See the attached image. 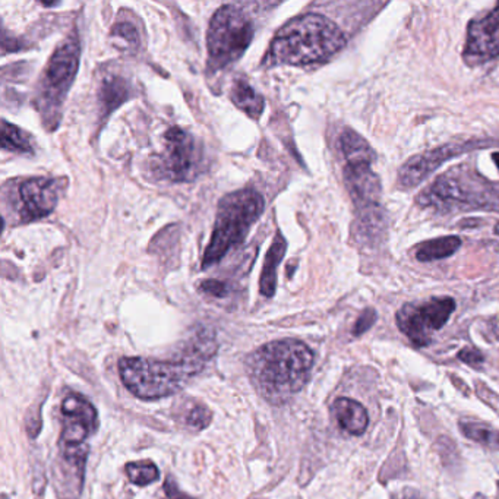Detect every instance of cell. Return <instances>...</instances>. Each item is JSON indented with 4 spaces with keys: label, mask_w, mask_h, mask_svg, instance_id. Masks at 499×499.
Here are the masks:
<instances>
[{
    "label": "cell",
    "mask_w": 499,
    "mask_h": 499,
    "mask_svg": "<svg viewBox=\"0 0 499 499\" xmlns=\"http://www.w3.org/2000/svg\"><path fill=\"white\" fill-rule=\"evenodd\" d=\"M264 198L255 189H240L222 198L215 217L214 230L202 258V269L217 264L244 244L252 226L264 213Z\"/></svg>",
    "instance_id": "obj_5"
},
{
    "label": "cell",
    "mask_w": 499,
    "mask_h": 499,
    "mask_svg": "<svg viewBox=\"0 0 499 499\" xmlns=\"http://www.w3.org/2000/svg\"><path fill=\"white\" fill-rule=\"evenodd\" d=\"M314 366V353L302 341H271L252 353L249 375L256 390L269 402H283L302 390Z\"/></svg>",
    "instance_id": "obj_2"
},
{
    "label": "cell",
    "mask_w": 499,
    "mask_h": 499,
    "mask_svg": "<svg viewBox=\"0 0 499 499\" xmlns=\"http://www.w3.org/2000/svg\"><path fill=\"white\" fill-rule=\"evenodd\" d=\"M344 182L356 207L357 214L384 208L381 204V181L372 170V164H346Z\"/></svg>",
    "instance_id": "obj_13"
},
{
    "label": "cell",
    "mask_w": 499,
    "mask_h": 499,
    "mask_svg": "<svg viewBox=\"0 0 499 499\" xmlns=\"http://www.w3.org/2000/svg\"><path fill=\"white\" fill-rule=\"evenodd\" d=\"M231 101L249 118L260 119L264 112V97L261 96L245 78H238L231 87Z\"/></svg>",
    "instance_id": "obj_17"
},
{
    "label": "cell",
    "mask_w": 499,
    "mask_h": 499,
    "mask_svg": "<svg viewBox=\"0 0 499 499\" xmlns=\"http://www.w3.org/2000/svg\"><path fill=\"white\" fill-rule=\"evenodd\" d=\"M202 292H206L207 294H210L213 298H226L229 294V287H227L226 283H222L219 280H206L201 285Z\"/></svg>",
    "instance_id": "obj_27"
},
{
    "label": "cell",
    "mask_w": 499,
    "mask_h": 499,
    "mask_svg": "<svg viewBox=\"0 0 499 499\" xmlns=\"http://www.w3.org/2000/svg\"><path fill=\"white\" fill-rule=\"evenodd\" d=\"M166 492H168V496L170 499H193L177 491L176 485H173L172 480H168V482L166 483Z\"/></svg>",
    "instance_id": "obj_29"
},
{
    "label": "cell",
    "mask_w": 499,
    "mask_h": 499,
    "mask_svg": "<svg viewBox=\"0 0 499 499\" xmlns=\"http://www.w3.org/2000/svg\"><path fill=\"white\" fill-rule=\"evenodd\" d=\"M125 470L130 482L138 487H147L150 483L157 482L160 478L159 469L152 462L129 463Z\"/></svg>",
    "instance_id": "obj_23"
},
{
    "label": "cell",
    "mask_w": 499,
    "mask_h": 499,
    "mask_svg": "<svg viewBox=\"0 0 499 499\" xmlns=\"http://www.w3.org/2000/svg\"><path fill=\"white\" fill-rule=\"evenodd\" d=\"M112 35L121 38L128 46L134 47V49L139 46L138 31L130 22H119V24H116L113 27V30H112Z\"/></svg>",
    "instance_id": "obj_25"
},
{
    "label": "cell",
    "mask_w": 499,
    "mask_h": 499,
    "mask_svg": "<svg viewBox=\"0 0 499 499\" xmlns=\"http://www.w3.org/2000/svg\"><path fill=\"white\" fill-rule=\"evenodd\" d=\"M400 499H420L419 496L416 495L415 492L407 491L404 492L403 496Z\"/></svg>",
    "instance_id": "obj_30"
},
{
    "label": "cell",
    "mask_w": 499,
    "mask_h": 499,
    "mask_svg": "<svg viewBox=\"0 0 499 499\" xmlns=\"http://www.w3.org/2000/svg\"><path fill=\"white\" fill-rule=\"evenodd\" d=\"M377 311L372 309V308H368L365 311L362 312L361 316L357 318L355 327H353V336H362L365 334L370 328H372L375 323H377Z\"/></svg>",
    "instance_id": "obj_26"
},
{
    "label": "cell",
    "mask_w": 499,
    "mask_h": 499,
    "mask_svg": "<svg viewBox=\"0 0 499 499\" xmlns=\"http://www.w3.org/2000/svg\"><path fill=\"white\" fill-rule=\"evenodd\" d=\"M2 148L4 152H17L21 154H31L34 152L30 136L18 126L6 121L2 122Z\"/></svg>",
    "instance_id": "obj_21"
},
{
    "label": "cell",
    "mask_w": 499,
    "mask_h": 499,
    "mask_svg": "<svg viewBox=\"0 0 499 499\" xmlns=\"http://www.w3.org/2000/svg\"><path fill=\"white\" fill-rule=\"evenodd\" d=\"M186 424L191 428L206 429L211 424V411L206 406H193L186 416Z\"/></svg>",
    "instance_id": "obj_24"
},
{
    "label": "cell",
    "mask_w": 499,
    "mask_h": 499,
    "mask_svg": "<svg viewBox=\"0 0 499 499\" xmlns=\"http://www.w3.org/2000/svg\"><path fill=\"white\" fill-rule=\"evenodd\" d=\"M464 437L478 442L489 449H499V431L489 425L478 424V422H462L460 424Z\"/></svg>",
    "instance_id": "obj_22"
},
{
    "label": "cell",
    "mask_w": 499,
    "mask_h": 499,
    "mask_svg": "<svg viewBox=\"0 0 499 499\" xmlns=\"http://www.w3.org/2000/svg\"><path fill=\"white\" fill-rule=\"evenodd\" d=\"M129 82L122 76L110 75L105 78L98 91L103 116H109L123 101L129 98Z\"/></svg>",
    "instance_id": "obj_18"
},
{
    "label": "cell",
    "mask_w": 499,
    "mask_h": 499,
    "mask_svg": "<svg viewBox=\"0 0 499 499\" xmlns=\"http://www.w3.org/2000/svg\"><path fill=\"white\" fill-rule=\"evenodd\" d=\"M460 246H462V239L457 236H445V238L428 240L416 249V260L420 262L445 260L454 255Z\"/></svg>",
    "instance_id": "obj_20"
},
{
    "label": "cell",
    "mask_w": 499,
    "mask_h": 499,
    "mask_svg": "<svg viewBox=\"0 0 499 499\" xmlns=\"http://www.w3.org/2000/svg\"><path fill=\"white\" fill-rule=\"evenodd\" d=\"M499 58V4L491 12L470 22L463 59L469 66H480Z\"/></svg>",
    "instance_id": "obj_11"
},
{
    "label": "cell",
    "mask_w": 499,
    "mask_h": 499,
    "mask_svg": "<svg viewBox=\"0 0 499 499\" xmlns=\"http://www.w3.org/2000/svg\"><path fill=\"white\" fill-rule=\"evenodd\" d=\"M458 359L467 363V365L478 366L483 362V355L479 352V350H476V348L466 347L463 348L462 352L458 353Z\"/></svg>",
    "instance_id": "obj_28"
},
{
    "label": "cell",
    "mask_w": 499,
    "mask_h": 499,
    "mask_svg": "<svg viewBox=\"0 0 499 499\" xmlns=\"http://www.w3.org/2000/svg\"><path fill=\"white\" fill-rule=\"evenodd\" d=\"M340 148L346 164H374L377 159L368 141L353 129H346L341 134Z\"/></svg>",
    "instance_id": "obj_19"
},
{
    "label": "cell",
    "mask_w": 499,
    "mask_h": 499,
    "mask_svg": "<svg viewBox=\"0 0 499 499\" xmlns=\"http://www.w3.org/2000/svg\"><path fill=\"white\" fill-rule=\"evenodd\" d=\"M81 47L75 35L67 37L58 46L40 78L37 90V109L44 122H58L63 101L80 67Z\"/></svg>",
    "instance_id": "obj_7"
},
{
    "label": "cell",
    "mask_w": 499,
    "mask_h": 499,
    "mask_svg": "<svg viewBox=\"0 0 499 499\" xmlns=\"http://www.w3.org/2000/svg\"><path fill=\"white\" fill-rule=\"evenodd\" d=\"M22 215L26 222L44 219L59 201V182L49 177H34L19 186Z\"/></svg>",
    "instance_id": "obj_14"
},
{
    "label": "cell",
    "mask_w": 499,
    "mask_h": 499,
    "mask_svg": "<svg viewBox=\"0 0 499 499\" xmlns=\"http://www.w3.org/2000/svg\"><path fill=\"white\" fill-rule=\"evenodd\" d=\"M255 28L251 18L235 4H224L211 18L207 35L208 66L222 69L244 56L251 44Z\"/></svg>",
    "instance_id": "obj_6"
},
{
    "label": "cell",
    "mask_w": 499,
    "mask_h": 499,
    "mask_svg": "<svg viewBox=\"0 0 499 499\" xmlns=\"http://www.w3.org/2000/svg\"><path fill=\"white\" fill-rule=\"evenodd\" d=\"M344 46L346 37L336 22L319 13H305L281 27L265 63L269 66H307L330 59Z\"/></svg>",
    "instance_id": "obj_3"
},
{
    "label": "cell",
    "mask_w": 499,
    "mask_h": 499,
    "mask_svg": "<svg viewBox=\"0 0 499 499\" xmlns=\"http://www.w3.org/2000/svg\"><path fill=\"white\" fill-rule=\"evenodd\" d=\"M163 170L173 182H188L199 163L197 144L192 135L173 126L164 135Z\"/></svg>",
    "instance_id": "obj_10"
},
{
    "label": "cell",
    "mask_w": 499,
    "mask_h": 499,
    "mask_svg": "<svg viewBox=\"0 0 499 499\" xmlns=\"http://www.w3.org/2000/svg\"><path fill=\"white\" fill-rule=\"evenodd\" d=\"M62 445L67 462L84 469L87 447L85 441L97 429V411L89 400L78 394H69L63 400Z\"/></svg>",
    "instance_id": "obj_9"
},
{
    "label": "cell",
    "mask_w": 499,
    "mask_h": 499,
    "mask_svg": "<svg viewBox=\"0 0 499 499\" xmlns=\"http://www.w3.org/2000/svg\"><path fill=\"white\" fill-rule=\"evenodd\" d=\"M456 311V300L448 296L433 298L422 303H407L400 308L395 321L400 331L415 344L426 347L433 341V332L440 331Z\"/></svg>",
    "instance_id": "obj_8"
},
{
    "label": "cell",
    "mask_w": 499,
    "mask_h": 499,
    "mask_svg": "<svg viewBox=\"0 0 499 499\" xmlns=\"http://www.w3.org/2000/svg\"><path fill=\"white\" fill-rule=\"evenodd\" d=\"M285 251H287V242L278 231L274 238L273 244L269 246L265 258L264 267H262V274L260 278L261 294L265 298H273L277 287V269L281 264V261L285 258Z\"/></svg>",
    "instance_id": "obj_16"
},
{
    "label": "cell",
    "mask_w": 499,
    "mask_h": 499,
    "mask_svg": "<svg viewBox=\"0 0 499 499\" xmlns=\"http://www.w3.org/2000/svg\"><path fill=\"white\" fill-rule=\"evenodd\" d=\"M332 413L336 416L337 422L340 424L341 428L356 437L363 435L370 425L368 411L356 400L347 399V397L337 399L332 404Z\"/></svg>",
    "instance_id": "obj_15"
},
{
    "label": "cell",
    "mask_w": 499,
    "mask_h": 499,
    "mask_svg": "<svg viewBox=\"0 0 499 499\" xmlns=\"http://www.w3.org/2000/svg\"><path fill=\"white\" fill-rule=\"evenodd\" d=\"M476 147V144H447L431 152H422L410 157L399 170V186L403 189H413L426 181L441 164L460 156L469 148Z\"/></svg>",
    "instance_id": "obj_12"
},
{
    "label": "cell",
    "mask_w": 499,
    "mask_h": 499,
    "mask_svg": "<svg viewBox=\"0 0 499 499\" xmlns=\"http://www.w3.org/2000/svg\"><path fill=\"white\" fill-rule=\"evenodd\" d=\"M215 352L213 336H198L177 361H150L123 357L119 372L126 388L143 400H157L175 394L186 382L199 374Z\"/></svg>",
    "instance_id": "obj_1"
},
{
    "label": "cell",
    "mask_w": 499,
    "mask_h": 499,
    "mask_svg": "<svg viewBox=\"0 0 499 499\" xmlns=\"http://www.w3.org/2000/svg\"><path fill=\"white\" fill-rule=\"evenodd\" d=\"M492 159H494V161H495L496 168H499V152H494V156H492Z\"/></svg>",
    "instance_id": "obj_31"
},
{
    "label": "cell",
    "mask_w": 499,
    "mask_h": 499,
    "mask_svg": "<svg viewBox=\"0 0 499 499\" xmlns=\"http://www.w3.org/2000/svg\"><path fill=\"white\" fill-rule=\"evenodd\" d=\"M417 204L442 213L487 210L499 213V183L487 181L467 166L453 168L417 197Z\"/></svg>",
    "instance_id": "obj_4"
}]
</instances>
